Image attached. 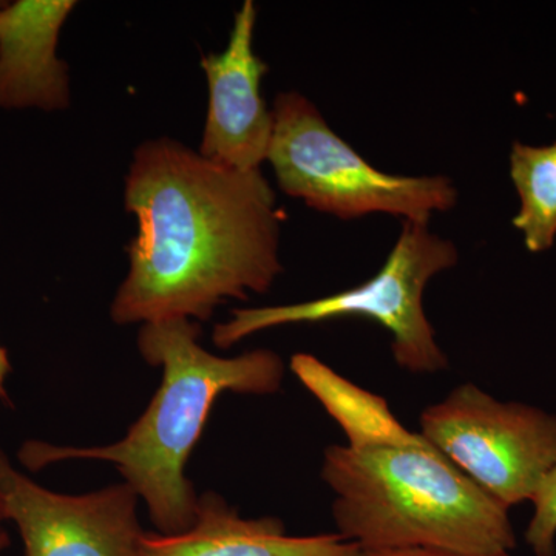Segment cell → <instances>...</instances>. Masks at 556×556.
I'll list each match as a JSON object with an SVG mask.
<instances>
[{"mask_svg":"<svg viewBox=\"0 0 556 556\" xmlns=\"http://www.w3.org/2000/svg\"><path fill=\"white\" fill-rule=\"evenodd\" d=\"M7 2H0V9H2L3 5H5Z\"/></svg>","mask_w":556,"mask_h":556,"instance_id":"17","label":"cell"},{"mask_svg":"<svg viewBox=\"0 0 556 556\" xmlns=\"http://www.w3.org/2000/svg\"><path fill=\"white\" fill-rule=\"evenodd\" d=\"M361 556H514V555H511V554L463 555V554H450V552L426 551V548H407V551L361 552Z\"/></svg>","mask_w":556,"mask_h":556,"instance_id":"14","label":"cell"},{"mask_svg":"<svg viewBox=\"0 0 556 556\" xmlns=\"http://www.w3.org/2000/svg\"><path fill=\"white\" fill-rule=\"evenodd\" d=\"M419 434L486 495L511 508L556 466V416L463 383L420 413Z\"/></svg>","mask_w":556,"mask_h":556,"instance_id":"6","label":"cell"},{"mask_svg":"<svg viewBox=\"0 0 556 556\" xmlns=\"http://www.w3.org/2000/svg\"><path fill=\"white\" fill-rule=\"evenodd\" d=\"M138 503L126 482L79 496L51 492L0 448V508L20 530L25 556H142Z\"/></svg>","mask_w":556,"mask_h":556,"instance_id":"7","label":"cell"},{"mask_svg":"<svg viewBox=\"0 0 556 556\" xmlns=\"http://www.w3.org/2000/svg\"><path fill=\"white\" fill-rule=\"evenodd\" d=\"M289 367L342 428L348 447H416L426 442L393 415L386 399L343 378L313 354H294Z\"/></svg>","mask_w":556,"mask_h":556,"instance_id":"11","label":"cell"},{"mask_svg":"<svg viewBox=\"0 0 556 556\" xmlns=\"http://www.w3.org/2000/svg\"><path fill=\"white\" fill-rule=\"evenodd\" d=\"M510 177L517 188L519 211L514 226L525 237L527 251H547L556 240V142L529 146L515 142Z\"/></svg>","mask_w":556,"mask_h":556,"instance_id":"12","label":"cell"},{"mask_svg":"<svg viewBox=\"0 0 556 556\" xmlns=\"http://www.w3.org/2000/svg\"><path fill=\"white\" fill-rule=\"evenodd\" d=\"M273 115L268 161L278 188L306 206L342 219L388 214L428 223L456 204L448 178L402 177L371 166L299 91L278 94Z\"/></svg>","mask_w":556,"mask_h":556,"instance_id":"5","label":"cell"},{"mask_svg":"<svg viewBox=\"0 0 556 556\" xmlns=\"http://www.w3.org/2000/svg\"><path fill=\"white\" fill-rule=\"evenodd\" d=\"M203 329L189 318L142 325L138 350L150 367L163 369L155 396L126 437L102 447H60L28 441L20 460L38 471L70 459L115 464L124 482L148 506L161 535H178L195 522L197 496L186 466L223 393L268 396L280 391L285 364L276 351L254 350L219 357L201 346Z\"/></svg>","mask_w":556,"mask_h":556,"instance_id":"2","label":"cell"},{"mask_svg":"<svg viewBox=\"0 0 556 556\" xmlns=\"http://www.w3.org/2000/svg\"><path fill=\"white\" fill-rule=\"evenodd\" d=\"M7 521L5 515H3L2 508H0V554L10 546V538L7 535L5 530L2 529V522Z\"/></svg>","mask_w":556,"mask_h":556,"instance_id":"16","label":"cell"},{"mask_svg":"<svg viewBox=\"0 0 556 556\" xmlns=\"http://www.w3.org/2000/svg\"><path fill=\"white\" fill-rule=\"evenodd\" d=\"M257 9L252 0L237 11L228 47L201 58L207 79L206 124L199 153L237 170H260L268 161L274 135L273 109L262 97L268 65L254 53Z\"/></svg>","mask_w":556,"mask_h":556,"instance_id":"8","label":"cell"},{"mask_svg":"<svg viewBox=\"0 0 556 556\" xmlns=\"http://www.w3.org/2000/svg\"><path fill=\"white\" fill-rule=\"evenodd\" d=\"M533 515L526 530V543L535 556L556 555V466L541 482L532 500Z\"/></svg>","mask_w":556,"mask_h":556,"instance_id":"13","label":"cell"},{"mask_svg":"<svg viewBox=\"0 0 556 556\" xmlns=\"http://www.w3.org/2000/svg\"><path fill=\"white\" fill-rule=\"evenodd\" d=\"M457 260L455 243L431 232L428 223L404 222L387 262L365 283L309 302L233 309L230 320L214 328L212 340L219 350H228L266 329L368 318L390 332L399 368L415 375L442 371L448 368V358L424 309V294L431 278L452 269Z\"/></svg>","mask_w":556,"mask_h":556,"instance_id":"4","label":"cell"},{"mask_svg":"<svg viewBox=\"0 0 556 556\" xmlns=\"http://www.w3.org/2000/svg\"><path fill=\"white\" fill-rule=\"evenodd\" d=\"M142 556H361L339 533L288 535L276 517L241 518L225 497L204 492L193 526L178 535L146 532Z\"/></svg>","mask_w":556,"mask_h":556,"instance_id":"10","label":"cell"},{"mask_svg":"<svg viewBox=\"0 0 556 556\" xmlns=\"http://www.w3.org/2000/svg\"><path fill=\"white\" fill-rule=\"evenodd\" d=\"M11 369L13 368H11L9 353L5 348L0 345V404L7 405V407H13V402H11L5 388V380L9 378Z\"/></svg>","mask_w":556,"mask_h":556,"instance_id":"15","label":"cell"},{"mask_svg":"<svg viewBox=\"0 0 556 556\" xmlns=\"http://www.w3.org/2000/svg\"><path fill=\"white\" fill-rule=\"evenodd\" d=\"M320 477L334 493L338 532L361 552L511 554L508 510L428 442L416 447L325 450Z\"/></svg>","mask_w":556,"mask_h":556,"instance_id":"3","label":"cell"},{"mask_svg":"<svg viewBox=\"0 0 556 556\" xmlns=\"http://www.w3.org/2000/svg\"><path fill=\"white\" fill-rule=\"evenodd\" d=\"M75 7V0H17L0 9V108H68V67L56 49Z\"/></svg>","mask_w":556,"mask_h":556,"instance_id":"9","label":"cell"},{"mask_svg":"<svg viewBox=\"0 0 556 556\" xmlns=\"http://www.w3.org/2000/svg\"><path fill=\"white\" fill-rule=\"evenodd\" d=\"M124 207L138 232L110 306L115 324L206 321L226 300L265 294L283 273L281 211L262 169H230L177 139H148L131 159Z\"/></svg>","mask_w":556,"mask_h":556,"instance_id":"1","label":"cell"}]
</instances>
